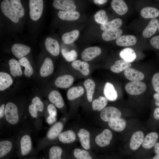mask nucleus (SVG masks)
Instances as JSON below:
<instances>
[{
    "instance_id": "nucleus-13",
    "label": "nucleus",
    "mask_w": 159,
    "mask_h": 159,
    "mask_svg": "<svg viewBox=\"0 0 159 159\" xmlns=\"http://www.w3.org/2000/svg\"><path fill=\"white\" fill-rule=\"evenodd\" d=\"M144 134L141 131H137L132 135L130 142V147L133 150L138 149L142 144L144 140Z\"/></svg>"
},
{
    "instance_id": "nucleus-45",
    "label": "nucleus",
    "mask_w": 159,
    "mask_h": 159,
    "mask_svg": "<svg viewBox=\"0 0 159 159\" xmlns=\"http://www.w3.org/2000/svg\"><path fill=\"white\" fill-rule=\"evenodd\" d=\"M94 17L95 21L101 24H106L108 21L106 12L103 10H101L97 12L94 16Z\"/></svg>"
},
{
    "instance_id": "nucleus-3",
    "label": "nucleus",
    "mask_w": 159,
    "mask_h": 159,
    "mask_svg": "<svg viewBox=\"0 0 159 159\" xmlns=\"http://www.w3.org/2000/svg\"><path fill=\"white\" fill-rule=\"evenodd\" d=\"M146 85L140 81H132L127 83L125 86L126 91L132 95H138L143 93L146 90Z\"/></svg>"
},
{
    "instance_id": "nucleus-19",
    "label": "nucleus",
    "mask_w": 159,
    "mask_h": 159,
    "mask_svg": "<svg viewBox=\"0 0 159 159\" xmlns=\"http://www.w3.org/2000/svg\"><path fill=\"white\" fill-rule=\"evenodd\" d=\"M54 66L52 60L49 57L45 58L40 70L41 76L43 77L51 74L54 70Z\"/></svg>"
},
{
    "instance_id": "nucleus-40",
    "label": "nucleus",
    "mask_w": 159,
    "mask_h": 159,
    "mask_svg": "<svg viewBox=\"0 0 159 159\" xmlns=\"http://www.w3.org/2000/svg\"><path fill=\"white\" fill-rule=\"evenodd\" d=\"M107 98L102 96H99L97 99L94 100L92 102V107L94 110L99 111L103 109L107 103Z\"/></svg>"
},
{
    "instance_id": "nucleus-1",
    "label": "nucleus",
    "mask_w": 159,
    "mask_h": 159,
    "mask_svg": "<svg viewBox=\"0 0 159 159\" xmlns=\"http://www.w3.org/2000/svg\"><path fill=\"white\" fill-rule=\"evenodd\" d=\"M4 115L6 122L10 125H15L19 122L18 108L12 102H9L5 107Z\"/></svg>"
},
{
    "instance_id": "nucleus-42",
    "label": "nucleus",
    "mask_w": 159,
    "mask_h": 159,
    "mask_svg": "<svg viewBox=\"0 0 159 159\" xmlns=\"http://www.w3.org/2000/svg\"><path fill=\"white\" fill-rule=\"evenodd\" d=\"M62 149L58 146H53L49 149V159H61V155Z\"/></svg>"
},
{
    "instance_id": "nucleus-43",
    "label": "nucleus",
    "mask_w": 159,
    "mask_h": 159,
    "mask_svg": "<svg viewBox=\"0 0 159 159\" xmlns=\"http://www.w3.org/2000/svg\"><path fill=\"white\" fill-rule=\"evenodd\" d=\"M10 1L19 18L22 17L24 15V10L20 0H11Z\"/></svg>"
},
{
    "instance_id": "nucleus-28",
    "label": "nucleus",
    "mask_w": 159,
    "mask_h": 159,
    "mask_svg": "<svg viewBox=\"0 0 159 159\" xmlns=\"http://www.w3.org/2000/svg\"><path fill=\"white\" fill-rule=\"evenodd\" d=\"M108 123L110 128L117 132H121L123 130L126 125L125 120L120 118L109 121Z\"/></svg>"
},
{
    "instance_id": "nucleus-2",
    "label": "nucleus",
    "mask_w": 159,
    "mask_h": 159,
    "mask_svg": "<svg viewBox=\"0 0 159 159\" xmlns=\"http://www.w3.org/2000/svg\"><path fill=\"white\" fill-rule=\"evenodd\" d=\"M43 6L42 0H29V15L32 20L37 21L40 18L42 13Z\"/></svg>"
},
{
    "instance_id": "nucleus-23",
    "label": "nucleus",
    "mask_w": 159,
    "mask_h": 159,
    "mask_svg": "<svg viewBox=\"0 0 159 159\" xmlns=\"http://www.w3.org/2000/svg\"><path fill=\"white\" fill-rule=\"evenodd\" d=\"M122 32V30L118 28L104 31L102 34L103 39L105 41H110L120 37Z\"/></svg>"
},
{
    "instance_id": "nucleus-49",
    "label": "nucleus",
    "mask_w": 159,
    "mask_h": 159,
    "mask_svg": "<svg viewBox=\"0 0 159 159\" xmlns=\"http://www.w3.org/2000/svg\"><path fill=\"white\" fill-rule=\"evenodd\" d=\"M150 43L154 48L159 49V35L153 37L150 40Z\"/></svg>"
},
{
    "instance_id": "nucleus-22",
    "label": "nucleus",
    "mask_w": 159,
    "mask_h": 159,
    "mask_svg": "<svg viewBox=\"0 0 159 159\" xmlns=\"http://www.w3.org/2000/svg\"><path fill=\"white\" fill-rule=\"evenodd\" d=\"M137 41L136 38L133 35H124L117 39L116 43L117 45L120 46H129L135 44Z\"/></svg>"
},
{
    "instance_id": "nucleus-18",
    "label": "nucleus",
    "mask_w": 159,
    "mask_h": 159,
    "mask_svg": "<svg viewBox=\"0 0 159 159\" xmlns=\"http://www.w3.org/2000/svg\"><path fill=\"white\" fill-rule=\"evenodd\" d=\"M158 135L155 132H151L144 138L142 143L143 147L146 149H150L154 146L158 138Z\"/></svg>"
},
{
    "instance_id": "nucleus-51",
    "label": "nucleus",
    "mask_w": 159,
    "mask_h": 159,
    "mask_svg": "<svg viewBox=\"0 0 159 159\" xmlns=\"http://www.w3.org/2000/svg\"><path fill=\"white\" fill-rule=\"evenodd\" d=\"M5 105L4 104H2L0 107V119L1 120L4 115L5 110Z\"/></svg>"
},
{
    "instance_id": "nucleus-48",
    "label": "nucleus",
    "mask_w": 159,
    "mask_h": 159,
    "mask_svg": "<svg viewBox=\"0 0 159 159\" xmlns=\"http://www.w3.org/2000/svg\"><path fill=\"white\" fill-rule=\"evenodd\" d=\"M47 110L49 116L56 117L57 111L55 106L52 104H49L47 107Z\"/></svg>"
},
{
    "instance_id": "nucleus-35",
    "label": "nucleus",
    "mask_w": 159,
    "mask_h": 159,
    "mask_svg": "<svg viewBox=\"0 0 159 159\" xmlns=\"http://www.w3.org/2000/svg\"><path fill=\"white\" fill-rule=\"evenodd\" d=\"M58 16L60 19L67 21H74L77 19L80 16V14L77 11L69 12L60 11Z\"/></svg>"
},
{
    "instance_id": "nucleus-53",
    "label": "nucleus",
    "mask_w": 159,
    "mask_h": 159,
    "mask_svg": "<svg viewBox=\"0 0 159 159\" xmlns=\"http://www.w3.org/2000/svg\"><path fill=\"white\" fill-rule=\"evenodd\" d=\"M153 97L155 100V105L157 107H159V92L155 93L153 95Z\"/></svg>"
},
{
    "instance_id": "nucleus-29",
    "label": "nucleus",
    "mask_w": 159,
    "mask_h": 159,
    "mask_svg": "<svg viewBox=\"0 0 159 159\" xmlns=\"http://www.w3.org/2000/svg\"><path fill=\"white\" fill-rule=\"evenodd\" d=\"M59 140L64 143H70L76 139V135L72 130H69L61 132L58 136Z\"/></svg>"
},
{
    "instance_id": "nucleus-24",
    "label": "nucleus",
    "mask_w": 159,
    "mask_h": 159,
    "mask_svg": "<svg viewBox=\"0 0 159 159\" xmlns=\"http://www.w3.org/2000/svg\"><path fill=\"white\" fill-rule=\"evenodd\" d=\"M104 93L107 99L110 101H114L117 98V92L113 85L110 82H107L105 84Z\"/></svg>"
},
{
    "instance_id": "nucleus-26",
    "label": "nucleus",
    "mask_w": 159,
    "mask_h": 159,
    "mask_svg": "<svg viewBox=\"0 0 159 159\" xmlns=\"http://www.w3.org/2000/svg\"><path fill=\"white\" fill-rule=\"evenodd\" d=\"M72 66L85 76L89 74V65L86 62L81 61L79 60H75L72 63Z\"/></svg>"
},
{
    "instance_id": "nucleus-14",
    "label": "nucleus",
    "mask_w": 159,
    "mask_h": 159,
    "mask_svg": "<svg viewBox=\"0 0 159 159\" xmlns=\"http://www.w3.org/2000/svg\"><path fill=\"white\" fill-rule=\"evenodd\" d=\"M74 81V78L72 75H64L58 77L54 83L57 87L66 88L70 86Z\"/></svg>"
},
{
    "instance_id": "nucleus-25",
    "label": "nucleus",
    "mask_w": 159,
    "mask_h": 159,
    "mask_svg": "<svg viewBox=\"0 0 159 159\" xmlns=\"http://www.w3.org/2000/svg\"><path fill=\"white\" fill-rule=\"evenodd\" d=\"M77 135L82 147L86 150H88L90 148V134L87 130L84 129H80Z\"/></svg>"
},
{
    "instance_id": "nucleus-57",
    "label": "nucleus",
    "mask_w": 159,
    "mask_h": 159,
    "mask_svg": "<svg viewBox=\"0 0 159 159\" xmlns=\"http://www.w3.org/2000/svg\"><path fill=\"white\" fill-rule=\"evenodd\" d=\"M158 30L159 31V25H158Z\"/></svg>"
},
{
    "instance_id": "nucleus-27",
    "label": "nucleus",
    "mask_w": 159,
    "mask_h": 159,
    "mask_svg": "<svg viewBox=\"0 0 159 159\" xmlns=\"http://www.w3.org/2000/svg\"><path fill=\"white\" fill-rule=\"evenodd\" d=\"M131 64L123 60H119L116 61L114 64L110 67V70L115 73H120L131 66Z\"/></svg>"
},
{
    "instance_id": "nucleus-6",
    "label": "nucleus",
    "mask_w": 159,
    "mask_h": 159,
    "mask_svg": "<svg viewBox=\"0 0 159 159\" xmlns=\"http://www.w3.org/2000/svg\"><path fill=\"white\" fill-rule=\"evenodd\" d=\"M52 5L55 8L65 11H74L76 9L74 1L72 0H54Z\"/></svg>"
},
{
    "instance_id": "nucleus-56",
    "label": "nucleus",
    "mask_w": 159,
    "mask_h": 159,
    "mask_svg": "<svg viewBox=\"0 0 159 159\" xmlns=\"http://www.w3.org/2000/svg\"><path fill=\"white\" fill-rule=\"evenodd\" d=\"M150 159H159V155H156L153 158Z\"/></svg>"
},
{
    "instance_id": "nucleus-11",
    "label": "nucleus",
    "mask_w": 159,
    "mask_h": 159,
    "mask_svg": "<svg viewBox=\"0 0 159 159\" xmlns=\"http://www.w3.org/2000/svg\"><path fill=\"white\" fill-rule=\"evenodd\" d=\"M11 50L13 54L16 57L21 59L29 53L31 48L25 45L16 44L12 46Z\"/></svg>"
},
{
    "instance_id": "nucleus-7",
    "label": "nucleus",
    "mask_w": 159,
    "mask_h": 159,
    "mask_svg": "<svg viewBox=\"0 0 159 159\" xmlns=\"http://www.w3.org/2000/svg\"><path fill=\"white\" fill-rule=\"evenodd\" d=\"M112 136V134L111 131L108 129H105L96 136L95 142L99 146H106L110 144Z\"/></svg>"
},
{
    "instance_id": "nucleus-17",
    "label": "nucleus",
    "mask_w": 159,
    "mask_h": 159,
    "mask_svg": "<svg viewBox=\"0 0 159 159\" xmlns=\"http://www.w3.org/2000/svg\"><path fill=\"white\" fill-rule=\"evenodd\" d=\"M50 102L55 106L58 108L62 107L64 105V102L60 93L58 91H52L48 95Z\"/></svg>"
},
{
    "instance_id": "nucleus-5",
    "label": "nucleus",
    "mask_w": 159,
    "mask_h": 159,
    "mask_svg": "<svg viewBox=\"0 0 159 159\" xmlns=\"http://www.w3.org/2000/svg\"><path fill=\"white\" fill-rule=\"evenodd\" d=\"M1 7L2 13L12 21L15 23L19 21V18L10 1H3L1 3Z\"/></svg>"
},
{
    "instance_id": "nucleus-46",
    "label": "nucleus",
    "mask_w": 159,
    "mask_h": 159,
    "mask_svg": "<svg viewBox=\"0 0 159 159\" xmlns=\"http://www.w3.org/2000/svg\"><path fill=\"white\" fill-rule=\"evenodd\" d=\"M74 155L77 159H92L88 152L78 148L74 150Z\"/></svg>"
},
{
    "instance_id": "nucleus-15",
    "label": "nucleus",
    "mask_w": 159,
    "mask_h": 159,
    "mask_svg": "<svg viewBox=\"0 0 159 159\" xmlns=\"http://www.w3.org/2000/svg\"><path fill=\"white\" fill-rule=\"evenodd\" d=\"M124 73L127 79L132 81H140L144 78V75L142 72L131 68L125 70Z\"/></svg>"
},
{
    "instance_id": "nucleus-16",
    "label": "nucleus",
    "mask_w": 159,
    "mask_h": 159,
    "mask_svg": "<svg viewBox=\"0 0 159 159\" xmlns=\"http://www.w3.org/2000/svg\"><path fill=\"white\" fill-rule=\"evenodd\" d=\"M159 22L156 19H152L143 31L142 35L145 38L151 37L156 32L158 27Z\"/></svg>"
},
{
    "instance_id": "nucleus-36",
    "label": "nucleus",
    "mask_w": 159,
    "mask_h": 159,
    "mask_svg": "<svg viewBox=\"0 0 159 159\" xmlns=\"http://www.w3.org/2000/svg\"><path fill=\"white\" fill-rule=\"evenodd\" d=\"M10 71L11 74L14 77L21 76L22 72L20 65L18 62L14 59H11L9 62Z\"/></svg>"
},
{
    "instance_id": "nucleus-37",
    "label": "nucleus",
    "mask_w": 159,
    "mask_h": 159,
    "mask_svg": "<svg viewBox=\"0 0 159 159\" xmlns=\"http://www.w3.org/2000/svg\"><path fill=\"white\" fill-rule=\"evenodd\" d=\"M79 32L77 29L65 33L62 37V40L64 44H70L73 43L78 37Z\"/></svg>"
},
{
    "instance_id": "nucleus-54",
    "label": "nucleus",
    "mask_w": 159,
    "mask_h": 159,
    "mask_svg": "<svg viewBox=\"0 0 159 159\" xmlns=\"http://www.w3.org/2000/svg\"><path fill=\"white\" fill-rule=\"evenodd\" d=\"M154 151L156 155H159V142H157L154 146Z\"/></svg>"
},
{
    "instance_id": "nucleus-50",
    "label": "nucleus",
    "mask_w": 159,
    "mask_h": 159,
    "mask_svg": "<svg viewBox=\"0 0 159 159\" xmlns=\"http://www.w3.org/2000/svg\"><path fill=\"white\" fill-rule=\"evenodd\" d=\"M56 120V117L49 116L46 118L47 122L49 124L51 125Z\"/></svg>"
},
{
    "instance_id": "nucleus-9",
    "label": "nucleus",
    "mask_w": 159,
    "mask_h": 159,
    "mask_svg": "<svg viewBox=\"0 0 159 159\" xmlns=\"http://www.w3.org/2000/svg\"><path fill=\"white\" fill-rule=\"evenodd\" d=\"M44 108L43 103L38 97L36 96L32 100V104L29 107V110L31 116L36 118L37 116L38 112H42Z\"/></svg>"
},
{
    "instance_id": "nucleus-33",
    "label": "nucleus",
    "mask_w": 159,
    "mask_h": 159,
    "mask_svg": "<svg viewBox=\"0 0 159 159\" xmlns=\"http://www.w3.org/2000/svg\"><path fill=\"white\" fill-rule=\"evenodd\" d=\"M84 92L82 86L73 87L68 90L67 95L69 100H73L82 96Z\"/></svg>"
},
{
    "instance_id": "nucleus-4",
    "label": "nucleus",
    "mask_w": 159,
    "mask_h": 159,
    "mask_svg": "<svg viewBox=\"0 0 159 159\" xmlns=\"http://www.w3.org/2000/svg\"><path fill=\"white\" fill-rule=\"evenodd\" d=\"M121 113L117 108L112 106L105 108L101 111L100 117L105 122H109L120 117Z\"/></svg>"
},
{
    "instance_id": "nucleus-30",
    "label": "nucleus",
    "mask_w": 159,
    "mask_h": 159,
    "mask_svg": "<svg viewBox=\"0 0 159 159\" xmlns=\"http://www.w3.org/2000/svg\"><path fill=\"white\" fill-rule=\"evenodd\" d=\"M142 16L145 19H154L159 15V11L156 8L148 6L142 9L140 11Z\"/></svg>"
},
{
    "instance_id": "nucleus-44",
    "label": "nucleus",
    "mask_w": 159,
    "mask_h": 159,
    "mask_svg": "<svg viewBox=\"0 0 159 159\" xmlns=\"http://www.w3.org/2000/svg\"><path fill=\"white\" fill-rule=\"evenodd\" d=\"M62 53L63 57L68 62L74 61L77 57V54L74 50L69 51L66 49L63 48L62 50Z\"/></svg>"
},
{
    "instance_id": "nucleus-21",
    "label": "nucleus",
    "mask_w": 159,
    "mask_h": 159,
    "mask_svg": "<svg viewBox=\"0 0 159 159\" xmlns=\"http://www.w3.org/2000/svg\"><path fill=\"white\" fill-rule=\"evenodd\" d=\"M111 6L114 11L120 15L125 14L128 11L127 6L122 0H113L111 2Z\"/></svg>"
},
{
    "instance_id": "nucleus-31",
    "label": "nucleus",
    "mask_w": 159,
    "mask_h": 159,
    "mask_svg": "<svg viewBox=\"0 0 159 159\" xmlns=\"http://www.w3.org/2000/svg\"><path fill=\"white\" fill-rule=\"evenodd\" d=\"M13 143L10 140H4L0 141V157L2 158L8 154L12 150Z\"/></svg>"
},
{
    "instance_id": "nucleus-10",
    "label": "nucleus",
    "mask_w": 159,
    "mask_h": 159,
    "mask_svg": "<svg viewBox=\"0 0 159 159\" xmlns=\"http://www.w3.org/2000/svg\"><path fill=\"white\" fill-rule=\"evenodd\" d=\"M101 50L98 47H90L85 49L81 53L82 59L86 61L92 60L101 54Z\"/></svg>"
},
{
    "instance_id": "nucleus-12",
    "label": "nucleus",
    "mask_w": 159,
    "mask_h": 159,
    "mask_svg": "<svg viewBox=\"0 0 159 159\" xmlns=\"http://www.w3.org/2000/svg\"><path fill=\"white\" fill-rule=\"evenodd\" d=\"M47 50L52 55L58 56L59 53V47L58 41L51 37H48L45 41Z\"/></svg>"
},
{
    "instance_id": "nucleus-47",
    "label": "nucleus",
    "mask_w": 159,
    "mask_h": 159,
    "mask_svg": "<svg viewBox=\"0 0 159 159\" xmlns=\"http://www.w3.org/2000/svg\"><path fill=\"white\" fill-rule=\"evenodd\" d=\"M152 83L155 91L157 92H159V73H156L153 75L152 80Z\"/></svg>"
},
{
    "instance_id": "nucleus-8",
    "label": "nucleus",
    "mask_w": 159,
    "mask_h": 159,
    "mask_svg": "<svg viewBox=\"0 0 159 159\" xmlns=\"http://www.w3.org/2000/svg\"><path fill=\"white\" fill-rule=\"evenodd\" d=\"M19 146L22 155L25 156L29 153L32 149V144L29 135L24 134L21 136L19 140Z\"/></svg>"
},
{
    "instance_id": "nucleus-32",
    "label": "nucleus",
    "mask_w": 159,
    "mask_h": 159,
    "mask_svg": "<svg viewBox=\"0 0 159 159\" xmlns=\"http://www.w3.org/2000/svg\"><path fill=\"white\" fill-rule=\"evenodd\" d=\"M120 55L123 60L129 62H133L136 57L134 51L130 48H126L123 49L120 52Z\"/></svg>"
},
{
    "instance_id": "nucleus-55",
    "label": "nucleus",
    "mask_w": 159,
    "mask_h": 159,
    "mask_svg": "<svg viewBox=\"0 0 159 159\" xmlns=\"http://www.w3.org/2000/svg\"><path fill=\"white\" fill-rule=\"evenodd\" d=\"M107 1L106 0H94V2L96 4H103L105 3Z\"/></svg>"
},
{
    "instance_id": "nucleus-34",
    "label": "nucleus",
    "mask_w": 159,
    "mask_h": 159,
    "mask_svg": "<svg viewBox=\"0 0 159 159\" xmlns=\"http://www.w3.org/2000/svg\"><path fill=\"white\" fill-rule=\"evenodd\" d=\"M13 80L10 75L7 73L0 72V90H4L12 83Z\"/></svg>"
},
{
    "instance_id": "nucleus-39",
    "label": "nucleus",
    "mask_w": 159,
    "mask_h": 159,
    "mask_svg": "<svg viewBox=\"0 0 159 159\" xmlns=\"http://www.w3.org/2000/svg\"><path fill=\"white\" fill-rule=\"evenodd\" d=\"M122 24L121 19L120 18H116L105 24H101L100 28L104 31L118 29L121 26Z\"/></svg>"
},
{
    "instance_id": "nucleus-20",
    "label": "nucleus",
    "mask_w": 159,
    "mask_h": 159,
    "mask_svg": "<svg viewBox=\"0 0 159 159\" xmlns=\"http://www.w3.org/2000/svg\"><path fill=\"white\" fill-rule=\"evenodd\" d=\"M63 128V125L61 122L56 123L49 129L46 138L50 140H52L58 137Z\"/></svg>"
},
{
    "instance_id": "nucleus-41",
    "label": "nucleus",
    "mask_w": 159,
    "mask_h": 159,
    "mask_svg": "<svg viewBox=\"0 0 159 159\" xmlns=\"http://www.w3.org/2000/svg\"><path fill=\"white\" fill-rule=\"evenodd\" d=\"M19 62L20 65L25 67L24 74L26 77H30L33 73L32 67L29 61L25 57H23L20 59Z\"/></svg>"
},
{
    "instance_id": "nucleus-38",
    "label": "nucleus",
    "mask_w": 159,
    "mask_h": 159,
    "mask_svg": "<svg viewBox=\"0 0 159 159\" xmlns=\"http://www.w3.org/2000/svg\"><path fill=\"white\" fill-rule=\"evenodd\" d=\"M84 85L86 90L88 100L90 102H91L95 86V83L92 80L89 79L84 82Z\"/></svg>"
},
{
    "instance_id": "nucleus-52",
    "label": "nucleus",
    "mask_w": 159,
    "mask_h": 159,
    "mask_svg": "<svg viewBox=\"0 0 159 159\" xmlns=\"http://www.w3.org/2000/svg\"><path fill=\"white\" fill-rule=\"evenodd\" d=\"M153 117L156 120H159V107L156 108L154 110Z\"/></svg>"
}]
</instances>
